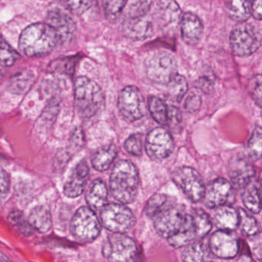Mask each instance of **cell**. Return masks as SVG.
<instances>
[{"label": "cell", "instance_id": "f35d334b", "mask_svg": "<svg viewBox=\"0 0 262 262\" xmlns=\"http://www.w3.org/2000/svg\"><path fill=\"white\" fill-rule=\"evenodd\" d=\"M124 149L131 155L140 157L143 154V135L141 134L130 135L124 142Z\"/></svg>", "mask_w": 262, "mask_h": 262}, {"label": "cell", "instance_id": "8fae6325", "mask_svg": "<svg viewBox=\"0 0 262 262\" xmlns=\"http://www.w3.org/2000/svg\"><path fill=\"white\" fill-rule=\"evenodd\" d=\"M118 107L123 118L129 122L138 121L146 114L144 97L136 86H127L120 92Z\"/></svg>", "mask_w": 262, "mask_h": 262}, {"label": "cell", "instance_id": "7bdbcfd3", "mask_svg": "<svg viewBox=\"0 0 262 262\" xmlns=\"http://www.w3.org/2000/svg\"><path fill=\"white\" fill-rule=\"evenodd\" d=\"M64 7L77 15H81L90 8L92 0H60Z\"/></svg>", "mask_w": 262, "mask_h": 262}, {"label": "cell", "instance_id": "4fadbf2b", "mask_svg": "<svg viewBox=\"0 0 262 262\" xmlns=\"http://www.w3.org/2000/svg\"><path fill=\"white\" fill-rule=\"evenodd\" d=\"M174 141L169 131L163 127L152 129L148 133L145 141V150L152 160H163L173 152Z\"/></svg>", "mask_w": 262, "mask_h": 262}, {"label": "cell", "instance_id": "ab89813d", "mask_svg": "<svg viewBox=\"0 0 262 262\" xmlns=\"http://www.w3.org/2000/svg\"><path fill=\"white\" fill-rule=\"evenodd\" d=\"M77 63V57H66L61 59L55 60L51 67L53 71L60 72L68 75H72L75 72Z\"/></svg>", "mask_w": 262, "mask_h": 262}, {"label": "cell", "instance_id": "6da1fadb", "mask_svg": "<svg viewBox=\"0 0 262 262\" xmlns=\"http://www.w3.org/2000/svg\"><path fill=\"white\" fill-rule=\"evenodd\" d=\"M59 42V37L52 26L35 23L21 32L18 46L27 56L41 57L51 53Z\"/></svg>", "mask_w": 262, "mask_h": 262}, {"label": "cell", "instance_id": "3957f363", "mask_svg": "<svg viewBox=\"0 0 262 262\" xmlns=\"http://www.w3.org/2000/svg\"><path fill=\"white\" fill-rule=\"evenodd\" d=\"M75 101L79 116L91 119L104 108L105 96L96 82L87 77L79 76L75 83Z\"/></svg>", "mask_w": 262, "mask_h": 262}, {"label": "cell", "instance_id": "5b68a950", "mask_svg": "<svg viewBox=\"0 0 262 262\" xmlns=\"http://www.w3.org/2000/svg\"><path fill=\"white\" fill-rule=\"evenodd\" d=\"M104 258L110 262H138V248L135 242L124 233H112L102 247Z\"/></svg>", "mask_w": 262, "mask_h": 262}, {"label": "cell", "instance_id": "484cf974", "mask_svg": "<svg viewBox=\"0 0 262 262\" xmlns=\"http://www.w3.org/2000/svg\"><path fill=\"white\" fill-rule=\"evenodd\" d=\"M229 17L237 23H243L251 15V0H226Z\"/></svg>", "mask_w": 262, "mask_h": 262}, {"label": "cell", "instance_id": "7dc6e473", "mask_svg": "<svg viewBox=\"0 0 262 262\" xmlns=\"http://www.w3.org/2000/svg\"><path fill=\"white\" fill-rule=\"evenodd\" d=\"M195 87L200 89L201 92L205 94L212 93L214 89V81L210 76L204 75L200 77L196 82H195Z\"/></svg>", "mask_w": 262, "mask_h": 262}, {"label": "cell", "instance_id": "7c38bea8", "mask_svg": "<svg viewBox=\"0 0 262 262\" xmlns=\"http://www.w3.org/2000/svg\"><path fill=\"white\" fill-rule=\"evenodd\" d=\"M186 213L180 206L168 204L154 217V227L163 238H171L183 227Z\"/></svg>", "mask_w": 262, "mask_h": 262}, {"label": "cell", "instance_id": "f1b7e54d", "mask_svg": "<svg viewBox=\"0 0 262 262\" xmlns=\"http://www.w3.org/2000/svg\"><path fill=\"white\" fill-rule=\"evenodd\" d=\"M148 108L156 122L160 125H167L169 107L166 105L164 101L159 97L152 95L148 100Z\"/></svg>", "mask_w": 262, "mask_h": 262}, {"label": "cell", "instance_id": "9c48e42d", "mask_svg": "<svg viewBox=\"0 0 262 262\" xmlns=\"http://www.w3.org/2000/svg\"><path fill=\"white\" fill-rule=\"evenodd\" d=\"M175 57L168 52H162L149 57L145 63L146 77L151 82L166 85L177 73Z\"/></svg>", "mask_w": 262, "mask_h": 262}, {"label": "cell", "instance_id": "d590c367", "mask_svg": "<svg viewBox=\"0 0 262 262\" xmlns=\"http://www.w3.org/2000/svg\"><path fill=\"white\" fill-rule=\"evenodd\" d=\"M152 0H131L127 9V18L145 17L150 10Z\"/></svg>", "mask_w": 262, "mask_h": 262}, {"label": "cell", "instance_id": "1f68e13d", "mask_svg": "<svg viewBox=\"0 0 262 262\" xmlns=\"http://www.w3.org/2000/svg\"><path fill=\"white\" fill-rule=\"evenodd\" d=\"M239 215L238 227L244 235L247 236H254L259 232V226L255 217L246 212L245 209L239 208L238 209Z\"/></svg>", "mask_w": 262, "mask_h": 262}, {"label": "cell", "instance_id": "c3c4849f", "mask_svg": "<svg viewBox=\"0 0 262 262\" xmlns=\"http://www.w3.org/2000/svg\"><path fill=\"white\" fill-rule=\"evenodd\" d=\"M251 15L257 20H262V0H251Z\"/></svg>", "mask_w": 262, "mask_h": 262}, {"label": "cell", "instance_id": "836d02e7", "mask_svg": "<svg viewBox=\"0 0 262 262\" xmlns=\"http://www.w3.org/2000/svg\"><path fill=\"white\" fill-rule=\"evenodd\" d=\"M168 204L169 203L166 195L163 194H155L148 200L144 209L145 214L149 218L154 219Z\"/></svg>", "mask_w": 262, "mask_h": 262}, {"label": "cell", "instance_id": "52a82bcc", "mask_svg": "<svg viewBox=\"0 0 262 262\" xmlns=\"http://www.w3.org/2000/svg\"><path fill=\"white\" fill-rule=\"evenodd\" d=\"M70 229L76 239L82 243H92L99 236L101 226L95 211L83 206L72 217Z\"/></svg>", "mask_w": 262, "mask_h": 262}, {"label": "cell", "instance_id": "f6af8a7d", "mask_svg": "<svg viewBox=\"0 0 262 262\" xmlns=\"http://www.w3.org/2000/svg\"><path fill=\"white\" fill-rule=\"evenodd\" d=\"M10 187V180L9 174L0 166V203L7 197Z\"/></svg>", "mask_w": 262, "mask_h": 262}, {"label": "cell", "instance_id": "60d3db41", "mask_svg": "<svg viewBox=\"0 0 262 262\" xmlns=\"http://www.w3.org/2000/svg\"><path fill=\"white\" fill-rule=\"evenodd\" d=\"M32 78L33 76L31 75L30 73L26 72L15 75V77L9 83V89H10L11 92H15V93L24 92L25 89H27L30 85Z\"/></svg>", "mask_w": 262, "mask_h": 262}, {"label": "cell", "instance_id": "816d5d0a", "mask_svg": "<svg viewBox=\"0 0 262 262\" xmlns=\"http://www.w3.org/2000/svg\"><path fill=\"white\" fill-rule=\"evenodd\" d=\"M259 191H260V195H261V206H262V180H261V183H260Z\"/></svg>", "mask_w": 262, "mask_h": 262}, {"label": "cell", "instance_id": "8992f818", "mask_svg": "<svg viewBox=\"0 0 262 262\" xmlns=\"http://www.w3.org/2000/svg\"><path fill=\"white\" fill-rule=\"evenodd\" d=\"M229 40L234 55L239 57L252 55L261 45L259 32L252 25L246 21L238 23L234 26Z\"/></svg>", "mask_w": 262, "mask_h": 262}, {"label": "cell", "instance_id": "d6986e66", "mask_svg": "<svg viewBox=\"0 0 262 262\" xmlns=\"http://www.w3.org/2000/svg\"><path fill=\"white\" fill-rule=\"evenodd\" d=\"M180 32L182 38L186 44L189 46L198 44L203 33L201 19L192 12H186L180 20Z\"/></svg>", "mask_w": 262, "mask_h": 262}, {"label": "cell", "instance_id": "ac0fdd59", "mask_svg": "<svg viewBox=\"0 0 262 262\" xmlns=\"http://www.w3.org/2000/svg\"><path fill=\"white\" fill-rule=\"evenodd\" d=\"M89 177V166L85 160L76 165L64 185V192L69 198H76L84 192Z\"/></svg>", "mask_w": 262, "mask_h": 262}, {"label": "cell", "instance_id": "cb8c5ba5", "mask_svg": "<svg viewBox=\"0 0 262 262\" xmlns=\"http://www.w3.org/2000/svg\"><path fill=\"white\" fill-rule=\"evenodd\" d=\"M118 155L115 144H109L99 148L92 156V164L96 170L104 172L112 166Z\"/></svg>", "mask_w": 262, "mask_h": 262}, {"label": "cell", "instance_id": "4dcf8cb0", "mask_svg": "<svg viewBox=\"0 0 262 262\" xmlns=\"http://www.w3.org/2000/svg\"><path fill=\"white\" fill-rule=\"evenodd\" d=\"M160 18L166 24H173L179 19L181 11L175 0H160Z\"/></svg>", "mask_w": 262, "mask_h": 262}, {"label": "cell", "instance_id": "b9f144b4", "mask_svg": "<svg viewBox=\"0 0 262 262\" xmlns=\"http://www.w3.org/2000/svg\"><path fill=\"white\" fill-rule=\"evenodd\" d=\"M173 133H180L183 128V118L181 112L177 107L170 106L168 111L167 125Z\"/></svg>", "mask_w": 262, "mask_h": 262}, {"label": "cell", "instance_id": "bcb514c9", "mask_svg": "<svg viewBox=\"0 0 262 262\" xmlns=\"http://www.w3.org/2000/svg\"><path fill=\"white\" fill-rule=\"evenodd\" d=\"M71 144L74 149H80L85 143V136L81 127H76L72 132L70 139Z\"/></svg>", "mask_w": 262, "mask_h": 262}, {"label": "cell", "instance_id": "603a6c76", "mask_svg": "<svg viewBox=\"0 0 262 262\" xmlns=\"http://www.w3.org/2000/svg\"><path fill=\"white\" fill-rule=\"evenodd\" d=\"M89 207L95 210L102 209L107 200V189L105 183L101 179L95 180L86 195Z\"/></svg>", "mask_w": 262, "mask_h": 262}, {"label": "cell", "instance_id": "e575fe53", "mask_svg": "<svg viewBox=\"0 0 262 262\" xmlns=\"http://www.w3.org/2000/svg\"><path fill=\"white\" fill-rule=\"evenodd\" d=\"M127 0H103V8L106 18L110 21L118 19L125 7Z\"/></svg>", "mask_w": 262, "mask_h": 262}, {"label": "cell", "instance_id": "d6a6232c", "mask_svg": "<svg viewBox=\"0 0 262 262\" xmlns=\"http://www.w3.org/2000/svg\"><path fill=\"white\" fill-rule=\"evenodd\" d=\"M9 223L25 236H30L33 235L35 230L29 223V220L26 218L24 214L20 211H13L8 217Z\"/></svg>", "mask_w": 262, "mask_h": 262}, {"label": "cell", "instance_id": "ffe728a7", "mask_svg": "<svg viewBox=\"0 0 262 262\" xmlns=\"http://www.w3.org/2000/svg\"><path fill=\"white\" fill-rule=\"evenodd\" d=\"M124 35L133 40H144L152 35V26L149 20L142 18H127L123 23Z\"/></svg>", "mask_w": 262, "mask_h": 262}, {"label": "cell", "instance_id": "83f0119b", "mask_svg": "<svg viewBox=\"0 0 262 262\" xmlns=\"http://www.w3.org/2000/svg\"><path fill=\"white\" fill-rule=\"evenodd\" d=\"M166 86L168 97L174 102L180 103L187 93V81L184 76L179 74H176Z\"/></svg>", "mask_w": 262, "mask_h": 262}, {"label": "cell", "instance_id": "277c9868", "mask_svg": "<svg viewBox=\"0 0 262 262\" xmlns=\"http://www.w3.org/2000/svg\"><path fill=\"white\" fill-rule=\"evenodd\" d=\"M212 228V220L203 209H195L186 213L184 224L180 231L167 241L175 249L186 247L197 239L204 238Z\"/></svg>", "mask_w": 262, "mask_h": 262}, {"label": "cell", "instance_id": "74e56055", "mask_svg": "<svg viewBox=\"0 0 262 262\" xmlns=\"http://www.w3.org/2000/svg\"><path fill=\"white\" fill-rule=\"evenodd\" d=\"M248 90L252 101L262 108V74L254 75L248 84Z\"/></svg>", "mask_w": 262, "mask_h": 262}, {"label": "cell", "instance_id": "f907efd6", "mask_svg": "<svg viewBox=\"0 0 262 262\" xmlns=\"http://www.w3.org/2000/svg\"><path fill=\"white\" fill-rule=\"evenodd\" d=\"M256 255L258 256V260L260 262H262V248L256 251Z\"/></svg>", "mask_w": 262, "mask_h": 262}, {"label": "cell", "instance_id": "2e32d148", "mask_svg": "<svg viewBox=\"0 0 262 262\" xmlns=\"http://www.w3.org/2000/svg\"><path fill=\"white\" fill-rule=\"evenodd\" d=\"M47 24L52 26L59 37L60 42H67L75 36L76 25L64 11L53 8L48 12Z\"/></svg>", "mask_w": 262, "mask_h": 262}, {"label": "cell", "instance_id": "d4e9b609", "mask_svg": "<svg viewBox=\"0 0 262 262\" xmlns=\"http://www.w3.org/2000/svg\"><path fill=\"white\" fill-rule=\"evenodd\" d=\"M28 220L34 230L40 233H46L52 228V215L45 206H38L33 208Z\"/></svg>", "mask_w": 262, "mask_h": 262}, {"label": "cell", "instance_id": "f546056e", "mask_svg": "<svg viewBox=\"0 0 262 262\" xmlns=\"http://www.w3.org/2000/svg\"><path fill=\"white\" fill-rule=\"evenodd\" d=\"M246 152L251 161L257 162L262 158V127L254 129L248 141Z\"/></svg>", "mask_w": 262, "mask_h": 262}, {"label": "cell", "instance_id": "9a60e30c", "mask_svg": "<svg viewBox=\"0 0 262 262\" xmlns=\"http://www.w3.org/2000/svg\"><path fill=\"white\" fill-rule=\"evenodd\" d=\"M212 255L223 259L235 258L239 250V243L232 232L219 230L214 232L209 242Z\"/></svg>", "mask_w": 262, "mask_h": 262}, {"label": "cell", "instance_id": "5bb4252c", "mask_svg": "<svg viewBox=\"0 0 262 262\" xmlns=\"http://www.w3.org/2000/svg\"><path fill=\"white\" fill-rule=\"evenodd\" d=\"M233 186L226 179H215L206 187L203 200L205 206L209 209H216L225 205L233 203Z\"/></svg>", "mask_w": 262, "mask_h": 262}, {"label": "cell", "instance_id": "681fc988", "mask_svg": "<svg viewBox=\"0 0 262 262\" xmlns=\"http://www.w3.org/2000/svg\"><path fill=\"white\" fill-rule=\"evenodd\" d=\"M238 262H256L248 254H243L238 258Z\"/></svg>", "mask_w": 262, "mask_h": 262}, {"label": "cell", "instance_id": "7402d4cb", "mask_svg": "<svg viewBox=\"0 0 262 262\" xmlns=\"http://www.w3.org/2000/svg\"><path fill=\"white\" fill-rule=\"evenodd\" d=\"M182 262H213L209 246L200 241L193 242L185 247Z\"/></svg>", "mask_w": 262, "mask_h": 262}, {"label": "cell", "instance_id": "7a4b0ae2", "mask_svg": "<svg viewBox=\"0 0 262 262\" xmlns=\"http://www.w3.org/2000/svg\"><path fill=\"white\" fill-rule=\"evenodd\" d=\"M139 174L136 166L129 160L115 163L110 177V189L117 201L122 204L133 203L139 189Z\"/></svg>", "mask_w": 262, "mask_h": 262}, {"label": "cell", "instance_id": "30bf717a", "mask_svg": "<svg viewBox=\"0 0 262 262\" xmlns=\"http://www.w3.org/2000/svg\"><path fill=\"white\" fill-rule=\"evenodd\" d=\"M101 222L103 226L114 233H125L135 226L136 218L124 204L111 203L101 209Z\"/></svg>", "mask_w": 262, "mask_h": 262}, {"label": "cell", "instance_id": "e0dca14e", "mask_svg": "<svg viewBox=\"0 0 262 262\" xmlns=\"http://www.w3.org/2000/svg\"><path fill=\"white\" fill-rule=\"evenodd\" d=\"M229 176L233 187L243 189L255 178V169L246 159L237 157L229 163Z\"/></svg>", "mask_w": 262, "mask_h": 262}, {"label": "cell", "instance_id": "4316f807", "mask_svg": "<svg viewBox=\"0 0 262 262\" xmlns=\"http://www.w3.org/2000/svg\"><path fill=\"white\" fill-rule=\"evenodd\" d=\"M244 189V192L242 195L243 204L249 212L254 214L259 213L262 209L259 187L252 182Z\"/></svg>", "mask_w": 262, "mask_h": 262}, {"label": "cell", "instance_id": "ee69618b", "mask_svg": "<svg viewBox=\"0 0 262 262\" xmlns=\"http://www.w3.org/2000/svg\"><path fill=\"white\" fill-rule=\"evenodd\" d=\"M201 105V96L195 92H191L185 101L184 109L187 113L194 114L200 110Z\"/></svg>", "mask_w": 262, "mask_h": 262}, {"label": "cell", "instance_id": "8d00e7d4", "mask_svg": "<svg viewBox=\"0 0 262 262\" xmlns=\"http://www.w3.org/2000/svg\"><path fill=\"white\" fill-rule=\"evenodd\" d=\"M19 58L18 52L4 40L0 41V66L9 67Z\"/></svg>", "mask_w": 262, "mask_h": 262}, {"label": "cell", "instance_id": "ba28073f", "mask_svg": "<svg viewBox=\"0 0 262 262\" xmlns=\"http://www.w3.org/2000/svg\"><path fill=\"white\" fill-rule=\"evenodd\" d=\"M173 183L192 203L203 200L206 191L204 182L200 172L190 166L177 168L172 174Z\"/></svg>", "mask_w": 262, "mask_h": 262}, {"label": "cell", "instance_id": "44dd1931", "mask_svg": "<svg viewBox=\"0 0 262 262\" xmlns=\"http://www.w3.org/2000/svg\"><path fill=\"white\" fill-rule=\"evenodd\" d=\"M213 222L220 230L233 232L238 229L239 224L238 210L231 205L220 206L214 212Z\"/></svg>", "mask_w": 262, "mask_h": 262}]
</instances>
